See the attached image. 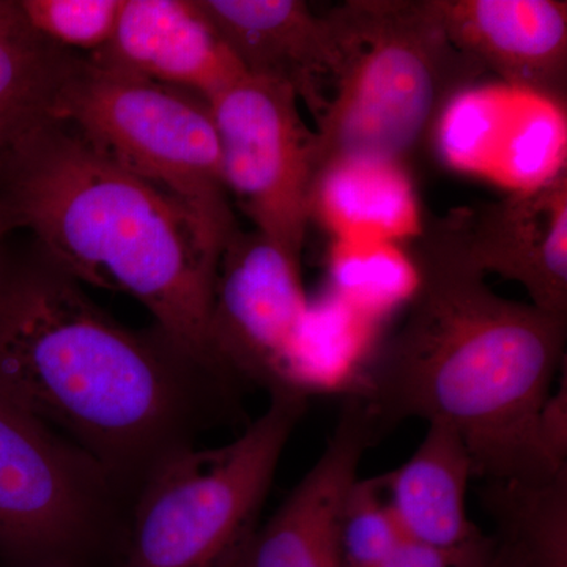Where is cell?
<instances>
[{
	"instance_id": "cell-1",
	"label": "cell",
	"mask_w": 567,
	"mask_h": 567,
	"mask_svg": "<svg viewBox=\"0 0 567 567\" xmlns=\"http://www.w3.org/2000/svg\"><path fill=\"white\" fill-rule=\"evenodd\" d=\"M415 267L404 322L347 395L363 405L377 440L424 420L457 432L486 483L550 480L565 466L544 454L537 416L566 360V317L496 295L446 216L424 224Z\"/></svg>"
},
{
	"instance_id": "cell-2",
	"label": "cell",
	"mask_w": 567,
	"mask_h": 567,
	"mask_svg": "<svg viewBox=\"0 0 567 567\" xmlns=\"http://www.w3.org/2000/svg\"><path fill=\"white\" fill-rule=\"evenodd\" d=\"M205 371L158 330L115 322L50 260L0 279V394L65 436L112 480L144 476L182 445Z\"/></svg>"
},
{
	"instance_id": "cell-3",
	"label": "cell",
	"mask_w": 567,
	"mask_h": 567,
	"mask_svg": "<svg viewBox=\"0 0 567 567\" xmlns=\"http://www.w3.org/2000/svg\"><path fill=\"white\" fill-rule=\"evenodd\" d=\"M0 203L14 227L35 235L44 259L76 282L130 295L178 352L226 379L213 364L207 333L227 241L185 204L61 121L25 145Z\"/></svg>"
},
{
	"instance_id": "cell-4",
	"label": "cell",
	"mask_w": 567,
	"mask_h": 567,
	"mask_svg": "<svg viewBox=\"0 0 567 567\" xmlns=\"http://www.w3.org/2000/svg\"><path fill=\"white\" fill-rule=\"evenodd\" d=\"M334 73L316 121V183L341 163L402 166L484 71L453 47L431 0H349L324 13Z\"/></svg>"
},
{
	"instance_id": "cell-5",
	"label": "cell",
	"mask_w": 567,
	"mask_h": 567,
	"mask_svg": "<svg viewBox=\"0 0 567 567\" xmlns=\"http://www.w3.org/2000/svg\"><path fill=\"white\" fill-rule=\"evenodd\" d=\"M234 442L182 445L142 481L125 567H230L259 527L265 499L309 395L270 394Z\"/></svg>"
},
{
	"instance_id": "cell-6",
	"label": "cell",
	"mask_w": 567,
	"mask_h": 567,
	"mask_svg": "<svg viewBox=\"0 0 567 567\" xmlns=\"http://www.w3.org/2000/svg\"><path fill=\"white\" fill-rule=\"evenodd\" d=\"M95 151L196 213L219 237L237 233L210 102L78 55L55 104Z\"/></svg>"
},
{
	"instance_id": "cell-7",
	"label": "cell",
	"mask_w": 567,
	"mask_h": 567,
	"mask_svg": "<svg viewBox=\"0 0 567 567\" xmlns=\"http://www.w3.org/2000/svg\"><path fill=\"white\" fill-rule=\"evenodd\" d=\"M290 89L245 74L213 96L227 193L257 233L301 264L315 207V141Z\"/></svg>"
},
{
	"instance_id": "cell-8",
	"label": "cell",
	"mask_w": 567,
	"mask_h": 567,
	"mask_svg": "<svg viewBox=\"0 0 567 567\" xmlns=\"http://www.w3.org/2000/svg\"><path fill=\"white\" fill-rule=\"evenodd\" d=\"M112 477L0 394V550L29 565L71 559L95 537Z\"/></svg>"
},
{
	"instance_id": "cell-9",
	"label": "cell",
	"mask_w": 567,
	"mask_h": 567,
	"mask_svg": "<svg viewBox=\"0 0 567 567\" xmlns=\"http://www.w3.org/2000/svg\"><path fill=\"white\" fill-rule=\"evenodd\" d=\"M306 312L301 264L257 230L238 229L213 284L207 338L216 371L270 394L309 395L298 361Z\"/></svg>"
},
{
	"instance_id": "cell-10",
	"label": "cell",
	"mask_w": 567,
	"mask_h": 567,
	"mask_svg": "<svg viewBox=\"0 0 567 567\" xmlns=\"http://www.w3.org/2000/svg\"><path fill=\"white\" fill-rule=\"evenodd\" d=\"M481 274L513 279L532 305L567 319V175L446 216Z\"/></svg>"
},
{
	"instance_id": "cell-11",
	"label": "cell",
	"mask_w": 567,
	"mask_h": 567,
	"mask_svg": "<svg viewBox=\"0 0 567 567\" xmlns=\"http://www.w3.org/2000/svg\"><path fill=\"white\" fill-rule=\"evenodd\" d=\"M375 442L363 405L347 395L323 453L230 567H339L342 503Z\"/></svg>"
},
{
	"instance_id": "cell-12",
	"label": "cell",
	"mask_w": 567,
	"mask_h": 567,
	"mask_svg": "<svg viewBox=\"0 0 567 567\" xmlns=\"http://www.w3.org/2000/svg\"><path fill=\"white\" fill-rule=\"evenodd\" d=\"M453 47L511 87L565 103L567 3L559 0H431Z\"/></svg>"
},
{
	"instance_id": "cell-13",
	"label": "cell",
	"mask_w": 567,
	"mask_h": 567,
	"mask_svg": "<svg viewBox=\"0 0 567 567\" xmlns=\"http://www.w3.org/2000/svg\"><path fill=\"white\" fill-rule=\"evenodd\" d=\"M246 74L290 89L315 121L334 73L330 24L301 0H197Z\"/></svg>"
},
{
	"instance_id": "cell-14",
	"label": "cell",
	"mask_w": 567,
	"mask_h": 567,
	"mask_svg": "<svg viewBox=\"0 0 567 567\" xmlns=\"http://www.w3.org/2000/svg\"><path fill=\"white\" fill-rule=\"evenodd\" d=\"M87 58L208 102L246 74L197 0H122L110 43Z\"/></svg>"
},
{
	"instance_id": "cell-15",
	"label": "cell",
	"mask_w": 567,
	"mask_h": 567,
	"mask_svg": "<svg viewBox=\"0 0 567 567\" xmlns=\"http://www.w3.org/2000/svg\"><path fill=\"white\" fill-rule=\"evenodd\" d=\"M377 477L406 539L456 548L486 536L466 514V491L475 477L473 458L447 425L427 424L412 457Z\"/></svg>"
},
{
	"instance_id": "cell-16",
	"label": "cell",
	"mask_w": 567,
	"mask_h": 567,
	"mask_svg": "<svg viewBox=\"0 0 567 567\" xmlns=\"http://www.w3.org/2000/svg\"><path fill=\"white\" fill-rule=\"evenodd\" d=\"M76 59L33 31L18 2H0V188L29 141L55 121Z\"/></svg>"
},
{
	"instance_id": "cell-17",
	"label": "cell",
	"mask_w": 567,
	"mask_h": 567,
	"mask_svg": "<svg viewBox=\"0 0 567 567\" xmlns=\"http://www.w3.org/2000/svg\"><path fill=\"white\" fill-rule=\"evenodd\" d=\"M481 502L522 544L527 567H567V466L539 483H486Z\"/></svg>"
},
{
	"instance_id": "cell-18",
	"label": "cell",
	"mask_w": 567,
	"mask_h": 567,
	"mask_svg": "<svg viewBox=\"0 0 567 567\" xmlns=\"http://www.w3.org/2000/svg\"><path fill=\"white\" fill-rule=\"evenodd\" d=\"M405 539L379 477H358L347 492L339 516V567L379 566Z\"/></svg>"
},
{
	"instance_id": "cell-19",
	"label": "cell",
	"mask_w": 567,
	"mask_h": 567,
	"mask_svg": "<svg viewBox=\"0 0 567 567\" xmlns=\"http://www.w3.org/2000/svg\"><path fill=\"white\" fill-rule=\"evenodd\" d=\"M29 25L54 47L96 54L110 43L122 0H22Z\"/></svg>"
},
{
	"instance_id": "cell-20",
	"label": "cell",
	"mask_w": 567,
	"mask_h": 567,
	"mask_svg": "<svg viewBox=\"0 0 567 567\" xmlns=\"http://www.w3.org/2000/svg\"><path fill=\"white\" fill-rule=\"evenodd\" d=\"M495 547V535L456 548L431 547L405 539L375 567H481L486 565Z\"/></svg>"
},
{
	"instance_id": "cell-21",
	"label": "cell",
	"mask_w": 567,
	"mask_h": 567,
	"mask_svg": "<svg viewBox=\"0 0 567 567\" xmlns=\"http://www.w3.org/2000/svg\"><path fill=\"white\" fill-rule=\"evenodd\" d=\"M567 372L563 368V382L540 406L537 416V439L550 464L567 465Z\"/></svg>"
},
{
	"instance_id": "cell-22",
	"label": "cell",
	"mask_w": 567,
	"mask_h": 567,
	"mask_svg": "<svg viewBox=\"0 0 567 567\" xmlns=\"http://www.w3.org/2000/svg\"><path fill=\"white\" fill-rule=\"evenodd\" d=\"M496 547L486 565L481 567H527V555L516 536L503 528H496Z\"/></svg>"
},
{
	"instance_id": "cell-23",
	"label": "cell",
	"mask_w": 567,
	"mask_h": 567,
	"mask_svg": "<svg viewBox=\"0 0 567 567\" xmlns=\"http://www.w3.org/2000/svg\"><path fill=\"white\" fill-rule=\"evenodd\" d=\"M11 227H14V224L11 221L9 212L0 203V246H2L3 237L9 234ZM3 274H6V268H3L2 259H0V279H2Z\"/></svg>"
},
{
	"instance_id": "cell-24",
	"label": "cell",
	"mask_w": 567,
	"mask_h": 567,
	"mask_svg": "<svg viewBox=\"0 0 567 567\" xmlns=\"http://www.w3.org/2000/svg\"><path fill=\"white\" fill-rule=\"evenodd\" d=\"M29 567H76L73 565V559H51V561L35 563Z\"/></svg>"
}]
</instances>
